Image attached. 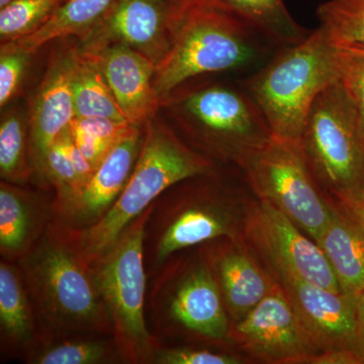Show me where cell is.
Instances as JSON below:
<instances>
[{
	"label": "cell",
	"mask_w": 364,
	"mask_h": 364,
	"mask_svg": "<svg viewBox=\"0 0 364 364\" xmlns=\"http://www.w3.org/2000/svg\"><path fill=\"white\" fill-rule=\"evenodd\" d=\"M39 323L41 343L81 335H112L109 311L75 229L57 221L21 257Z\"/></svg>",
	"instance_id": "6da1fadb"
},
{
	"label": "cell",
	"mask_w": 364,
	"mask_h": 364,
	"mask_svg": "<svg viewBox=\"0 0 364 364\" xmlns=\"http://www.w3.org/2000/svg\"><path fill=\"white\" fill-rule=\"evenodd\" d=\"M274 47L226 11L198 0H179L171 46L153 79L160 104L200 76L255 72L274 55Z\"/></svg>",
	"instance_id": "7a4b0ae2"
},
{
	"label": "cell",
	"mask_w": 364,
	"mask_h": 364,
	"mask_svg": "<svg viewBox=\"0 0 364 364\" xmlns=\"http://www.w3.org/2000/svg\"><path fill=\"white\" fill-rule=\"evenodd\" d=\"M343 50L318 26L298 44L277 49L241 85L264 117L272 136L299 144L311 107L341 74Z\"/></svg>",
	"instance_id": "3957f363"
},
{
	"label": "cell",
	"mask_w": 364,
	"mask_h": 364,
	"mask_svg": "<svg viewBox=\"0 0 364 364\" xmlns=\"http://www.w3.org/2000/svg\"><path fill=\"white\" fill-rule=\"evenodd\" d=\"M213 166L210 158L183 142L170 124L157 117L151 119L144 126L135 168L116 203L92 226L76 230L86 260L91 264L100 257L169 188L210 174Z\"/></svg>",
	"instance_id": "277c9868"
},
{
	"label": "cell",
	"mask_w": 364,
	"mask_h": 364,
	"mask_svg": "<svg viewBox=\"0 0 364 364\" xmlns=\"http://www.w3.org/2000/svg\"><path fill=\"white\" fill-rule=\"evenodd\" d=\"M160 111L170 127L205 156L230 160L239 166L272 138L264 117L242 85L186 83L162 100Z\"/></svg>",
	"instance_id": "5b68a950"
},
{
	"label": "cell",
	"mask_w": 364,
	"mask_h": 364,
	"mask_svg": "<svg viewBox=\"0 0 364 364\" xmlns=\"http://www.w3.org/2000/svg\"><path fill=\"white\" fill-rule=\"evenodd\" d=\"M299 146L325 193L364 205V128L340 80L316 98Z\"/></svg>",
	"instance_id": "8992f818"
},
{
	"label": "cell",
	"mask_w": 364,
	"mask_h": 364,
	"mask_svg": "<svg viewBox=\"0 0 364 364\" xmlns=\"http://www.w3.org/2000/svg\"><path fill=\"white\" fill-rule=\"evenodd\" d=\"M155 203L124 230L116 243L91 263L95 282L112 324L123 360L150 363L158 348L145 318L146 227Z\"/></svg>",
	"instance_id": "52a82bcc"
},
{
	"label": "cell",
	"mask_w": 364,
	"mask_h": 364,
	"mask_svg": "<svg viewBox=\"0 0 364 364\" xmlns=\"http://www.w3.org/2000/svg\"><path fill=\"white\" fill-rule=\"evenodd\" d=\"M240 167L260 200L280 210L318 244L331 219V198L318 186L299 144L272 136Z\"/></svg>",
	"instance_id": "ba28073f"
},
{
	"label": "cell",
	"mask_w": 364,
	"mask_h": 364,
	"mask_svg": "<svg viewBox=\"0 0 364 364\" xmlns=\"http://www.w3.org/2000/svg\"><path fill=\"white\" fill-rule=\"evenodd\" d=\"M245 232L272 273H286L343 293L320 246L287 215L260 200L249 213Z\"/></svg>",
	"instance_id": "9c48e42d"
},
{
	"label": "cell",
	"mask_w": 364,
	"mask_h": 364,
	"mask_svg": "<svg viewBox=\"0 0 364 364\" xmlns=\"http://www.w3.org/2000/svg\"><path fill=\"white\" fill-rule=\"evenodd\" d=\"M178 6L179 0H114L76 43L83 51L128 46L157 66L171 46Z\"/></svg>",
	"instance_id": "30bf717a"
},
{
	"label": "cell",
	"mask_w": 364,
	"mask_h": 364,
	"mask_svg": "<svg viewBox=\"0 0 364 364\" xmlns=\"http://www.w3.org/2000/svg\"><path fill=\"white\" fill-rule=\"evenodd\" d=\"M229 338L253 358L268 363L299 364L301 358L317 352L277 280L267 296L234 323Z\"/></svg>",
	"instance_id": "8fae6325"
},
{
	"label": "cell",
	"mask_w": 364,
	"mask_h": 364,
	"mask_svg": "<svg viewBox=\"0 0 364 364\" xmlns=\"http://www.w3.org/2000/svg\"><path fill=\"white\" fill-rule=\"evenodd\" d=\"M273 275L291 301L316 351L352 350L355 296L336 293L286 273Z\"/></svg>",
	"instance_id": "7c38bea8"
},
{
	"label": "cell",
	"mask_w": 364,
	"mask_h": 364,
	"mask_svg": "<svg viewBox=\"0 0 364 364\" xmlns=\"http://www.w3.org/2000/svg\"><path fill=\"white\" fill-rule=\"evenodd\" d=\"M172 287L167 293L155 291L153 294L156 320L163 317V321L203 338L229 337L231 327L224 299L210 268H193Z\"/></svg>",
	"instance_id": "4fadbf2b"
},
{
	"label": "cell",
	"mask_w": 364,
	"mask_h": 364,
	"mask_svg": "<svg viewBox=\"0 0 364 364\" xmlns=\"http://www.w3.org/2000/svg\"><path fill=\"white\" fill-rule=\"evenodd\" d=\"M73 51L74 44H68L52 53L28 114L31 155L35 170L40 172L48 150L75 117L71 87Z\"/></svg>",
	"instance_id": "5bb4252c"
},
{
	"label": "cell",
	"mask_w": 364,
	"mask_h": 364,
	"mask_svg": "<svg viewBox=\"0 0 364 364\" xmlns=\"http://www.w3.org/2000/svg\"><path fill=\"white\" fill-rule=\"evenodd\" d=\"M144 127L132 124L102 160L90 181L60 222L83 230L100 221L112 207L132 176L142 149Z\"/></svg>",
	"instance_id": "9a60e30c"
},
{
	"label": "cell",
	"mask_w": 364,
	"mask_h": 364,
	"mask_svg": "<svg viewBox=\"0 0 364 364\" xmlns=\"http://www.w3.org/2000/svg\"><path fill=\"white\" fill-rule=\"evenodd\" d=\"M83 51V50H82ZM90 52L97 58L127 121L144 127L157 117L160 100L153 79L156 66L128 46L112 44Z\"/></svg>",
	"instance_id": "2e32d148"
},
{
	"label": "cell",
	"mask_w": 364,
	"mask_h": 364,
	"mask_svg": "<svg viewBox=\"0 0 364 364\" xmlns=\"http://www.w3.org/2000/svg\"><path fill=\"white\" fill-rule=\"evenodd\" d=\"M186 207L159 212L153 210L151 255L155 264L164 262L172 254L220 237L236 238L233 218L219 203L195 202Z\"/></svg>",
	"instance_id": "e0dca14e"
},
{
	"label": "cell",
	"mask_w": 364,
	"mask_h": 364,
	"mask_svg": "<svg viewBox=\"0 0 364 364\" xmlns=\"http://www.w3.org/2000/svg\"><path fill=\"white\" fill-rule=\"evenodd\" d=\"M318 245L336 275L342 291L364 289V224L350 205L331 198V219Z\"/></svg>",
	"instance_id": "ac0fdd59"
},
{
	"label": "cell",
	"mask_w": 364,
	"mask_h": 364,
	"mask_svg": "<svg viewBox=\"0 0 364 364\" xmlns=\"http://www.w3.org/2000/svg\"><path fill=\"white\" fill-rule=\"evenodd\" d=\"M215 279L228 313L239 322L267 296L273 282L240 249H229L214 259ZM215 274V273H214Z\"/></svg>",
	"instance_id": "d6986e66"
},
{
	"label": "cell",
	"mask_w": 364,
	"mask_h": 364,
	"mask_svg": "<svg viewBox=\"0 0 364 364\" xmlns=\"http://www.w3.org/2000/svg\"><path fill=\"white\" fill-rule=\"evenodd\" d=\"M226 11L247 23L277 48L298 44L309 36L299 26L284 0H198Z\"/></svg>",
	"instance_id": "ffe728a7"
},
{
	"label": "cell",
	"mask_w": 364,
	"mask_h": 364,
	"mask_svg": "<svg viewBox=\"0 0 364 364\" xmlns=\"http://www.w3.org/2000/svg\"><path fill=\"white\" fill-rule=\"evenodd\" d=\"M71 87L75 117H102L128 122L97 58L91 53L82 51L77 43L74 44Z\"/></svg>",
	"instance_id": "44dd1931"
},
{
	"label": "cell",
	"mask_w": 364,
	"mask_h": 364,
	"mask_svg": "<svg viewBox=\"0 0 364 364\" xmlns=\"http://www.w3.org/2000/svg\"><path fill=\"white\" fill-rule=\"evenodd\" d=\"M37 210L23 189L4 181L0 184V251L4 257H21L37 239Z\"/></svg>",
	"instance_id": "7402d4cb"
},
{
	"label": "cell",
	"mask_w": 364,
	"mask_h": 364,
	"mask_svg": "<svg viewBox=\"0 0 364 364\" xmlns=\"http://www.w3.org/2000/svg\"><path fill=\"white\" fill-rule=\"evenodd\" d=\"M21 273L7 262L0 264V325L2 336L18 346L37 341L36 316Z\"/></svg>",
	"instance_id": "603a6c76"
},
{
	"label": "cell",
	"mask_w": 364,
	"mask_h": 364,
	"mask_svg": "<svg viewBox=\"0 0 364 364\" xmlns=\"http://www.w3.org/2000/svg\"><path fill=\"white\" fill-rule=\"evenodd\" d=\"M114 0H68L59 6L38 32L11 42L35 54L52 41L81 37L97 23Z\"/></svg>",
	"instance_id": "cb8c5ba5"
},
{
	"label": "cell",
	"mask_w": 364,
	"mask_h": 364,
	"mask_svg": "<svg viewBox=\"0 0 364 364\" xmlns=\"http://www.w3.org/2000/svg\"><path fill=\"white\" fill-rule=\"evenodd\" d=\"M33 167L28 117L18 107H6L0 122V176L9 183H25Z\"/></svg>",
	"instance_id": "d4e9b609"
},
{
	"label": "cell",
	"mask_w": 364,
	"mask_h": 364,
	"mask_svg": "<svg viewBox=\"0 0 364 364\" xmlns=\"http://www.w3.org/2000/svg\"><path fill=\"white\" fill-rule=\"evenodd\" d=\"M43 344L47 345L32 353L31 363L97 364L109 363L114 354L119 355L114 337L112 340L72 337Z\"/></svg>",
	"instance_id": "484cf974"
},
{
	"label": "cell",
	"mask_w": 364,
	"mask_h": 364,
	"mask_svg": "<svg viewBox=\"0 0 364 364\" xmlns=\"http://www.w3.org/2000/svg\"><path fill=\"white\" fill-rule=\"evenodd\" d=\"M320 26L340 48H364V0H327L318 6Z\"/></svg>",
	"instance_id": "4316f807"
},
{
	"label": "cell",
	"mask_w": 364,
	"mask_h": 364,
	"mask_svg": "<svg viewBox=\"0 0 364 364\" xmlns=\"http://www.w3.org/2000/svg\"><path fill=\"white\" fill-rule=\"evenodd\" d=\"M58 0H14L0 9V41L16 42L38 32L61 6Z\"/></svg>",
	"instance_id": "83f0119b"
},
{
	"label": "cell",
	"mask_w": 364,
	"mask_h": 364,
	"mask_svg": "<svg viewBox=\"0 0 364 364\" xmlns=\"http://www.w3.org/2000/svg\"><path fill=\"white\" fill-rule=\"evenodd\" d=\"M42 173L56 188L55 210L59 215L63 214L77 198L81 188L62 136L48 150L43 163Z\"/></svg>",
	"instance_id": "f1b7e54d"
},
{
	"label": "cell",
	"mask_w": 364,
	"mask_h": 364,
	"mask_svg": "<svg viewBox=\"0 0 364 364\" xmlns=\"http://www.w3.org/2000/svg\"><path fill=\"white\" fill-rule=\"evenodd\" d=\"M0 51V107L4 109L20 93L33 53L13 43L1 44Z\"/></svg>",
	"instance_id": "f546056e"
},
{
	"label": "cell",
	"mask_w": 364,
	"mask_h": 364,
	"mask_svg": "<svg viewBox=\"0 0 364 364\" xmlns=\"http://www.w3.org/2000/svg\"><path fill=\"white\" fill-rule=\"evenodd\" d=\"M150 363L158 364H238L240 359L227 353L210 350V349L176 347L163 348L159 347L153 353Z\"/></svg>",
	"instance_id": "4dcf8cb0"
},
{
	"label": "cell",
	"mask_w": 364,
	"mask_h": 364,
	"mask_svg": "<svg viewBox=\"0 0 364 364\" xmlns=\"http://www.w3.org/2000/svg\"><path fill=\"white\" fill-rule=\"evenodd\" d=\"M343 50L340 82L355 107L364 128V53Z\"/></svg>",
	"instance_id": "1f68e13d"
},
{
	"label": "cell",
	"mask_w": 364,
	"mask_h": 364,
	"mask_svg": "<svg viewBox=\"0 0 364 364\" xmlns=\"http://www.w3.org/2000/svg\"><path fill=\"white\" fill-rule=\"evenodd\" d=\"M62 139H63L67 154L70 158L72 165H73V168L75 170L76 176H77L79 184H80L81 191H82L88 181H90L93 173H95V168H93L90 162L86 159L85 155L79 149L78 146L74 142L70 133H69V129L62 134Z\"/></svg>",
	"instance_id": "d6a6232c"
},
{
	"label": "cell",
	"mask_w": 364,
	"mask_h": 364,
	"mask_svg": "<svg viewBox=\"0 0 364 364\" xmlns=\"http://www.w3.org/2000/svg\"><path fill=\"white\" fill-rule=\"evenodd\" d=\"M299 364H360V361L350 349H329L309 354Z\"/></svg>",
	"instance_id": "836d02e7"
},
{
	"label": "cell",
	"mask_w": 364,
	"mask_h": 364,
	"mask_svg": "<svg viewBox=\"0 0 364 364\" xmlns=\"http://www.w3.org/2000/svg\"><path fill=\"white\" fill-rule=\"evenodd\" d=\"M352 351L364 364V289L355 296V330Z\"/></svg>",
	"instance_id": "e575fe53"
},
{
	"label": "cell",
	"mask_w": 364,
	"mask_h": 364,
	"mask_svg": "<svg viewBox=\"0 0 364 364\" xmlns=\"http://www.w3.org/2000/svg\"><path fill=\"white\" fill-rule=\"evenodd\" d=\"M351 208L355 210L356 214H358V217L360 218L361 221H363L364 224V205H355V207Z\"/></svg>",
	"instance_id": "d590c367"
},
{
	"label": "cell",
	"mask_w": 364,
	"mask_h": 364,
	"mask_svg": "<svg viewBox=\"0 0 364 364\" xmlns=\"http://www.w3.org/2000/svg\"><path fill=\"white\" fill-rule=\"evenodd\" d=\"M13 1H14V0H0V9L7 6V4H11Z\"/></svg>",
	"instance_id": "8d00e7d4"
},
{
	"label": "cell",
	"mask_w": 364,
	"mask_h": 364,
	"mask_svg": "<svg viewBox=\"0 0 364 364\" xmlns=\"http://www.w3.org/2000/svg\"><path fill=\"white\" fill-rule=\"evenodd\" d=\"M345 49L353 50V51L364 53V48H345Z\"/></svg>",
	"instance_id": "74e56055"
},
{
	"label": "cell",
	"mask_w": 364,
	"mask_h": 364,
	"mask_svg": "<svg viewBox=\"0 0 364 364\" xmlns=\"http://www.w3.org/2000/svg\"><path fill=\"white\" fill-rule=\"evenodd\" d=\"M59 2H61L62 4H64V2L68 1V0H58Z\"/></svg>",
	"instance_id": "f35d334b"
}]
</instances>
